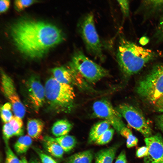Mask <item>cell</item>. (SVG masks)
I'll return each instance as SVG.
<instances>
[{"instance_id":"16","label":"cell","mask_w":163,"mask_h":163,"mask_svg":"<svg viewBox=\"0 0 163 163\" xmlns=\"http://www.w3.org/2000/svg\"><path fill=\"white\" fill-rule=\"evenodd\" d=\"M110 125L107 121L105 120L95 124L90 132L89 142H94L100 136L110 128Z\"/></svg>"},{"instance_id":"32","label":"cell","mask_w":163,"mask_h":163,"mask_svg":"<svg viewBox=\"0 0 163 163\" xmlns=\"http://www.w3.org/2000/svg\"><path fill=\"white\" fill-rule=\"evenodd\" d=\"M155 122L157 127L163 133V113L155 117Z\"/></svg>"},{"instance_id":"36","label":"cell","mask_w":163,"mask_h":163,"mask_svg":"<svg viewBox=\"0 0 163 163\" xmlns=\"http://www.w3.org/2000/svg\"><path fill=\"white\" fill-rule=\"evenodd\" d=\"M19 163H29L25 157H22L20 159Z\"/></svg>"},{"instance_id":"23","label":"cell","mask_w":163,"mask_h":163,"mask_svg":"<svg viewBox=\"0 0 163 163\" xmlns=\"http://www.w3.org/2000/svg\"><path fill=\"white\" fill-rule=\"evenodd\" d=\"M12 110V105L9 102H7L1 107V118L5 123L9 122L13 118Z\"/></svg>"},{"instance_id":"30","label":"cell","mask_w":163,"mask_h":163,"mask_svg":"<svg viewBox=\"0 0 163 163\" xmlns=\"http://www.w3.org/2000/svg\"><path fill=\"white\" fill-rule=\"evenodd\" d=\"M121 10L123 15L127 16L129 13V2L128 0H118Z\"/></svg>"},{"instance_id":"18","label":"cell","mask_w":163,"mask_h":163,"mask_svg":"<svg viewBox=\"0 0 163 163\" xmlns=\"http://www.w3.org/2000/svg\"><path fill=\"white\" fill-rule=\"evenodd\" d=\"M93 158L92 151L86 150L72 155L66 160L64 163H92Z\"/></svg>"},{"instance_id":"12","label":"cell","mask_w":163,"mask_h":163,"mask_svg":"<svg viewBox=\"0 0 163 163\" xmlns=\"http://www.w3.org/2000/svg\"><path fill=\"white\" fill-rule=\"evenodd\" d=\"M148 148L147 155L144 157V163H163V138L159 133L144 139Z\"/></svg>"},{"instance_id":"3","label":"cell","mask_w":163,"mask_h":163,"mask_svg":"<svg viewBox=\"0 0 163 163\" xmlns=\"http://www.w3.org/2000/svg\"><path fill=\"white\" fill-rule=\"evenodd\" d=\"M136 90L153 109L163 113V64L154 66L139 82Z\"/></svg>"},{"instance_id":"25","label":"cell","mask_w":163,"mask_h":163,"mask_svg":"<svg viewBox=\"0 0 163 163\" xmlns=\"http://www.w3.org/2000/svg\"><path fill=\"white\" fill-rule=\"evenodd\" d=\"M5 143L6 160L5 163H19L20 159L11 150L8 145V141Z\"/></svg>"},{"instance_id":"6","label":"cell","mask_w":163,"mask_h":163,"mask_svg":"<svg viewBox=\"0 0 163 163\" xmlns=\"http://www.w3.org/2000/svg\"><path fill=\"white\" fill-rule=\"evenodd\" d=\"M69 65L91 83H95L109 75L107 70L88 58L80 50L75 51Z\"/></svg>"},{"instance_id":"19","label":"cell","mask_w":163,"mask_h":163,"mask_svg":"<svg viewBox=\"0 0 163 163\" xmlns=\"http://www.w3.org/2000/svg\"><path fill=\"white\" fill-rule=\"evenodd\" d=\"M32 143V139L28 135L20 136L14 144V148L18 154L25 153L30 147Z\"/></svg>"},{"instance_id":"5","label":"cell","mask_w":163,"mask_h":163,"mask_svg":"<svg viewBox=\"0 0 163 163\" xmlns=\"http://www.w3.org/2000/svg\"><path fill=\"white\" fill-rule=\"evenodd\" d=\"M78 27L87 51L95 57L104 60L102 46L95 28L93 14L89 13L85 15L80 20Z\"/></svg>"},{"instance_id":"4","label":"cell","mask_w":163,"mask_h":163,"mask_svg":"<svg viewBox=\"0 0 163 163\" xmlns=\"http://www.w3.org/2000/svg\"><path fill=\"white\" fill-rule=\"evenodd\" d=\"M44 87L46 98L51 110L57 113L71 111L75 97L71 85L61 83L52 77L46 81Z\"/></svg>"},{"instance_id":"15","label":"cell","mask_w":163,"mask_h":163,"mask_svg":"<svg viewBox=\"0 0 163 163\" xmlns=\"http://www.w3.org/2000/svg\"><path fill=\"white\" fill-rule=\"evenodd\" d=\"M72 127V124L68 120L62 119L56 122L53 125L51 132L56 137L67 135Z\"/></svg>"},{"instance_id":"20","label":"cell","mask_w":163,"mask_h":163,"mask_svg":"<svg viewBox=\"0 0 163 163\" xmlns=\"http://www.w3.org/2000/svg\"><path fill=\"white\" fill-rule=\"evenodd\" d=\"M64 152L71 151L76 145L77 141L73 136L66 135L55 138Z\"/></svg>"},{"instance_id":"2","label":"cell","mask_w":163,"mask_h":163,"mask_svg":"<svg viewBox=\"0 0 163 163\" xmlns=\"http://www.w3.org/2000/svg\"><path fill=\"white\" fill-rule=\"evenodd\" d=\"M155 56L151 50L123 38L120 39L116 55L121 70L127 76L139 72Z\"/></svg>"},{"instance_id":"17","label":"cell","mask_w":163,"mask_h":163,"mask_svg":"<svg viewBox=\"0 0 163 163\" xmlns=\"http://www.w3.org/2000/svg\"><path fill=\"white\" fill-rule=\"evenodd\" d=\"M117 148L113 146L99 151L95 155V163H112Z\"/></svg>"},{"instance_id":"33","label":"cell","mask_w":163,"mask_h":163,"mask_svg":"<svg viewBox=\"0 0 163 163\" xmlns=\"http://www.w3.org/2000/svg\"><path fill=\"white\" fill-rule=\"evenodd\" d=\"M10 1L8 0H1L0 1V12H3L6 11L8 8Z\"/></svg>"},{"instance_id":"31","label":"cell","mask_w":163,"mask_h":163,"mask_svg":"<svg viewBox=\"0 0 163 163\" xmlns=\"http://www.w3.org/2000/svg\"><path fill=\"white\" fill-rule=\"evenodd\" d=\"M148 151V148L146 146L140 147L136 150V155L138 158L144 157L147 155Z\"/></svg>"},{"instance_id":"37","label":"cell","mask_w":163,"mask_h":163,"mask_svg":"<svg viewBox=\"0 0 163 163\" xmlns=\"http://www.w3.org/2000/svg\"><path fill=\"white\" fill-rule=\"evenodd\" d=\"M29 163H40L36 159H32L31 160Z\"/></svg>"},{"instance_id":"7","label":"cell","mask_w":163,"mask_h":163,"mask_svg":"<svg viewBox=\"0 0 163 163\" xmlns=\"http://www.w3.org/2000/svg\"><path fill=\"white\" fill-rule=\"evenodd\" d=\"M116 109L132 127L141 133L145 138L152 136V129L142 112L135 107L124 103Z\"/></svg>"},{"instance_id":"24","label":"cell","mask_w":163,"mask_h":163,"mask_svg":"<svg viewBox=\"0 0 163 163\" xmlns=\"http://www.w3.org/2000/svg\"><path fill=\"white\" fill-rule=\"evenodd\" d=\"M114 132V129L109 128L100 136L94 142L98 145L106 144L112 139Z\"/></svg>"},{"instance_id":"8","label":"cell","mask_w":163,"mask_h":163,"mask_svg":"<svg viewBox=\"0 0 163 163\" xmlns=\"http://www.w3.org/2000/svg\"><path fill=\"white\" fill-rule=\"evenodd\" d=\"M92 108L94 117L107 121L119 133L126 127L121 114L107 100H101L95 101Z\"/></svg>"},{"instance_id":"9","label":"cell","mask_w":163,"mask_h":163,"mask_svg":"<svg viewBox=\"0 0 163 163\" xmlns=\"http://www.w3.org/2000/svg\"><path fill=\"white\" fill-rule=\"evenodd\" d=\"M1 90L11 104L14 116L22 119L25 113V107L18 95L12 78L1 70Z\"/></svg>"},{"instance_id":"27","label":"cell","mask_w":163,"mask_h":163,"mask_svg":"<svg viewBox=\"0 0 163 163\" xmlns=\"http://www.w3.org/2000/svg\"><path fill=\"white\" fill-rule=\"evenodd\" d=\"M36 1L35 0H16L14 1V4L16 10L20 11Z\"/></svg>"},{"instance_id":"26","label":"cell","mask_w":163,"mask_h":163,"mask_svg":"<svg viewBox=\"0 0 163 163\" xmlns=\"http://www.w3.org/2000/svg\"><path fill=\"white\" fill-rule=\"evenodd\" d=\"M2 133L5 141L8 140L14 136V133L8 122L5 123L2 128Z\"/></svg>"},{"instance_id":"28","label":"cell","mask_w":163,"mask_h":163,"mask_svg":"<svg viewBox=\"0 0 163 163\" xmlns=\"http://www.w3.org/2000/svg\"><path fill=\"white\" fill-rule=\"evenodd\" d=\"M155 36L158 41H163V15L159 20Z\"/></svg>"},{"instance_id":"34","label":"cell","mask_w":163,"mask_h":163,"mask_svg":"<svg viewBox=\"0 0 163 163\" xmlns=\"http://www.w3.org/2000/svg\"><path fill=\"white\" fill-rule=\"evenodd\" d=\"M115 163H127L126 153L122 151L118 156Z\"/></svg>"},{"instance_id":"14","label":"cell","mask_w":163,"mask_h":163,"mask_svg":"<svg viewBox=\"0 0 163 163\" xmlns=\"http://www.w3.org/2000/svg\"><path fill=\"white\" fill-rule=\"evenodd\" d=\"M44 127V123L40 120L37 119L29 120L27 124L28 135L32 139H37L41 136Z\"/></svg>"},{"instance_id":"1","label":"cell","mask_w":163,"mask_h":163,"mask_svg":"<svg viewBox=\"0 0 163 163\" xmlns=\"http://www.w3.org/2000/svg\"><path fill=\"white\" fill-rule=\"evenodd\" d=\"M10 31L18 50L31 59L43 56L64 39L62 31L54 25L29 19H20L15 22L11 26Z\"/></svg>"},{"instance_id":"22","label":"cell","mask_w":163,"mask_h":163,"mask_svg":"<svg viewBox=\"0 0 163 163\" xmlns=\"http://www.w3.org/2000/svg\"><path fill=\"white\" fill-rule=\"evenodd\" d=\"M120 133L126 138V145L128 148H131L137 145L138 139L133 134L129 129L126 127L121 130Z\"/></svg>"},{"instance_id":"10","label":"cell","mask_w":163,"mask_h":163,"mask_svg":"<svg viewBox=\"0 0 163 163\" xmlns=\"http://www.w3.org/2000/svg\"><path fill=\"white\" fill-rule=\"evenodd\" d=\"M26 87L31 105L35 111H38L43 106L46 99L45 87L36 75H31L27 79Z\"/></svg>"},{"instance_id":"13","label":"cell","mask_w":163,"mask_h":163,"mask_svg":"<svg viewBox=\"0 0 163 163\" xmlns=\"http://www.w3.org/2000/svg\"><path fill=\"white\" fill-rule=\"evenodd\" d=\"M43 144L46 150L53 156L58 158L63 156L64 151L55 138L46 136L43 138Z\"/></svg>"},{"instance_id":"11","label":"cell","mask_w":163,"mask_h":163,"mask_svg":"<svg viewBox=\"0 0 163 163\" xmlns=\"http://www.w3.org/2000/svg\"><path fill=\"white\" fill-rule=\"evenodd\" d=\"M53 78L58 82L71 85L73 84L81 88H85L86 80L73 67L60 66L54 68L51 70Z\"/></svg>"},{"instance_id":"35","label":"cell","mask_w":163,"mask_h":163,"mask_svg":"<svg viewBox=\"0 0 163 163\" xmlns=\"http://www.w3.org/2000/svg\"><path fill=\"white\" fill-rule=\"evenodd\" d=\"M149 41V40L147 37L143 36L140 38L139 43L141 45L144 46Z\"/></svg>"},{"instance_id":"21","label":"cell","mask_w":163,"mask_h":163,"mask_svg":"<svg viewBox=\"0 0 163 163\" xmlns=\"http://www.w3.org/2000/svg\"><path fill=\"white\" fill-rule=\"evenodd\" d=\"M8 123L13 132L14 136H21L23 135V123L22 119L14 116Z\"/></svg>"},{"instance_id":"29","label":"cell","mask_w":163,"mask_h":163,"mask_svg":"<svg viewBox=\"0 0 163 163\" xmlns=\"http://www.w3.org/2000/svg\"><path fill=\"white\" fill-rule=\"evenodd\" d=\"M36 151L41 159L42 163H57L50 156L46 155L39 149H36Z\"/></svg>"}]
</instances>
